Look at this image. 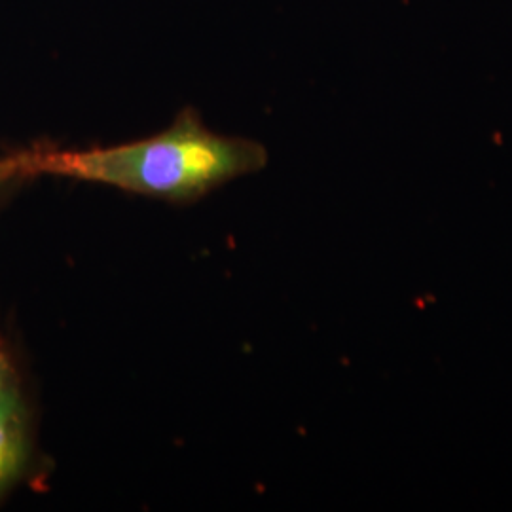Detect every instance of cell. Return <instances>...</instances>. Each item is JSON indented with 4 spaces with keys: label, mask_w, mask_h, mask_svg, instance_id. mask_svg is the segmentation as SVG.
<instances>
[{
    "label": "cell",
    "mask_w": 512,
    "mask_h": 512,
    "mask_svg": "<svg viewBox=\"0 0 512 512\" xmlns=\"http://www.w3.org/2000/svg\"><path fill=\"white\" fill-rule=\"evenodd\" d=\"M27 184L31 183L27 181V177L19 167L14 148L0 154V213Z\"/></svg>",
    "instance_id": "3"
},
{
    "label": "cell",
    "mask_w": 512,
    "mask_h": 512,
    "mask_svg": "<svg viewBox=\"0 0 512 512\" xmlns=\"http://www.w3.org/2000/svg\"><path fill=\"white\" fill-rule=\"evenodd\" d=\"M52 471L38 439L35 389L16 342L0 325V507Z\"/></svg>",
    "instance_id": "2"
},
{
    "label": "cell",
    "mask_w": 512,
    "mask_h": 512,
    "mask_svg": "<svg viewBox=\"0 0 512 512\" xmlns=\"http://www.w3.org/2000/svg\"><path fill=\"white\" fill-rule=\"evenodd\" d=\"M14 150L31 183L57 177L175 205L196 203L268 164L260 143L211 131L194 107L181 110L164 131L122 145L69 148L35 141Z\"/></svg>",
    "instance_id": "1"
}]
</instances>
